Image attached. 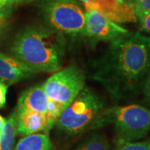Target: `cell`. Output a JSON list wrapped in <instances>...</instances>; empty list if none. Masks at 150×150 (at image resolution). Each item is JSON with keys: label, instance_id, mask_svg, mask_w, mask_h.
Instances as JSON below:
<instances>
[{"label": "cell", "instance_id": "6da1fadb", "mask_svg": "<svg viewBox=\"0 0 150 150\" xmlns=\"http://www.w3.org/2000/svg\"><path fill=\"white\" fill-rule=\"evenodd\" d=\"M150 69V36L129 32L111 42L97 60L93 79L113 99L125 100L142 89Z\"/></svg>", "mask_w": 150, "mask_h": 150}, {"label": "cell", "instance_id": "7a4b0ae2", "mask_svg": "<svg viewBox=\"0 0 150 150\" xmlns=\"http://www.w3.org/2000/svg\"><path fill=\"white\" fill-rule=\"evenodd\" d=\"M66 50L63 33L48 26H28L18 33L11 46L13 57L37 73L61 69Z\"/></svg>", "mask_w": 150, "mask_h": 150}, {"label": "cell", "instance_id": "3957f363", "mask_svg": "<svg viewBox=\"0 0 150 150\" xmlns=\"http://www.w3.org/2000/svg\"><path fill=\"white\" fill-rule=\"evenodd\" d=\"M107 124H113L117 142L138 141L150 131V109L139 104L103 108L89 129Z\"/></svg>", "mask_w": 150, "mask_h": 150}, {"label": "cell", "instance_id": "277c9868", "mask_svg": "<svg viewBox=\"0 0 150 150\" xmlns=\"http://www.w3.org/2000/svg\"><path fill=\"white\" fill-rule=\"evenodd\" d=\"M104 105V101L96 92L84 86L78 96L65 108L55 125L67 134H80L90 128Z\"/></svg>", "mask_w": 150, "mask_h": 150}, {"label": "cell", "instance_id": "5b68a950", "mask_svg": "<svg viewBox=\"0 0 150 150\" xmlns=\"http://www.w3.org/2000/svg\"><path fill=\"white\" fill-rule=\"evenodd\" d=\"M38 6L48 27L63 34L83 35L85 9L79 0H39Z\"/></svg>", "mask_w": 150, "mask_h": 150}, {"label": "cell", "instance_id": "8992f818", "mask_svg": "<svg viewBox=\"0 0 150 150\" xmlns=\"http://www.w3.org/2000/svg\"><path fill=\"white\" fill-rule=\"evenodd\" d=\"M43 89L49 99L67 107L85 86V74L76 65L59 69L43 83Z\"/></svg>", "mask_w": 150, "mask_h": 150}, {"label": "cell", "instance_id": "52a82bcc", "mask_svg": "<svg viewBox=\"0 0 150 150\" xmlns=\"http://www.w3.org/2000/svg\"><path fill=\"white\" fill-rule=\"evenodd\" d=\"M129 32L128 29L110 20L98 11H85V27L83 36L88 37L93 43L111 42Z\"/></svg>", "mask_w": 150, "mask_h": 150}, {"label": "cell", "instance_id": "ba28073f", "mask_svg": "<svg viewBox=\"0 0 150 150\" xmlns=\"http://www.w3.org/2000/svg\"><path fill=\"white\" fill-rule=\"evenodd\" d=\"M85 11L96 10L115 23L136 21L134 8L119 0H90L84 5Z\"/></svg>", "mask_w": 150, "mask_h": 150}, {"label": "cell", "instance_id": "9c48e42d", "mask_svg": "<svg viewBox=\"0 0 150 150\" xmlns=\"http://www.w3.org/2000/svg\"><path fill=\"white\" fill-rule=\"evenodd\" d=\"M37 72L15 57L0 53V81L8 85L13 84L36 74Z\"/></svg>", "mask_w": 150, "mask_h": 150}, {"label": "cell", "instance_id": "30bf717a", "mask_svg": "<svg viewBox=\"0 0 150 150\" xmlns=\"http://www.w3.org/2000/svg\"><path fill=\"white\" fill-rule=\"evenodd\" d=\"M15 123L17 134L27 136L43 131L48 134L45 114L40 112L15 108Z\"/></svg>", "mask_w": 150, "mask_h": 150}, {"label": "cell", "instance_id": "8fae6325", "mask_svg": "<svg viewBox=\"0 0 150 150\" xmlns=\"http://www.w3.org/2000/svg\"><path fill=\"white\" fill-rule=\"evenodd\" d=\"M48 100L49 98L42 84L33 86L22 93L18 98L16 108L45 114Z\"/></svg>", "mask_w": 150, "mask_h": 150}, {"label": "cell", "instance_id": "7c38bea8", "mask_svg": "<svg viewBox=\"0 0 150 150\" xmlns=\"http://www.w3.org/2000/svg\"><path fill=\"white\" fill-rule=\"evenodd\" d=\"M13 150H54V148L48 134L36 133L23 136Z\"/></svg>", "mask_w": 150, "mask_h": 150}, {"label": "cell", "instance_id": "4fadbf2b", "mask_svg": "<svg viewBox=\"0 0 150 150\" xmlns=\"http://www.w3.org/2000/svg\"><path fill=\"white\" fill-rule=\"evenodd\" d=\"M16 135L14 110L6 119L5 124L0 133V150H13Z\"/></svg>", "mask_w": 150, "mask_h": 150}, {"label": "cell", "instance_id": "5bb4252c", "mask_svg": "<svg viewBox=\"0 0 150 150\" xmlns=\"http://www.w3.org/2000/svg\"><path fill=\"white\" fill-rule=\"evenodd\" d=\"M73 150H111L108 139L102 134H93Z\"/></svg>", "mask_w": 150, "mask_h": 150}, {"label": "cell", "instance_id": "9a60e30c", "mask_svg": "<svg viewBox=\"0 0 150 150\" xmlns=\"http://www.w3.org/2000/svg\"><path fill=\"white\" fill-rule=\"evenodd\" d=\"M65 108L66 107L64 105L60 103L54 101L52 99L48 100V107H47V110L45 112L48 132L54 127V125L56 123L60 114L64 110Z\"/></svg>", "mask_w": 150, "mask_h": 150}, {"label": "cell", "instance_id": "2e32d148", "mask_svg": "<svg viewBox=\"0 0 150 150\" xmlns=\"http://www.w3.org/2000/svg\"><path fill=\"white\" fill-rule=\"evenodd\" d=\"M114 150H150V139L134 142H117Z\"/></svg>", "mask_w": 150, "mask_h": 150}, {"label": "cell", "instance_id": "e0dca14e", "mask_svg": "<svg viewBox=\"0 0 150 150\" xmlns=\"http://www.w3.org/2000/svg\"><path fill=\"white\" fill-rule=\"evenodd\" d=\"M129 4L134 8L137 19L150 13V0H131Z\"/></svg>", "mask_w": 150, "mask_h": 150}, {"label": "cell", "instance_id": "ac0fdd59", "mask_svg": "<svg viewBox=\"0 0 150 150\" xmlns=\"http://www.w3.org/2000/svg\"><path fill=\"white\" fill-rule=\"evenodd\" d=\"M13 9V7L7 6L3 10L0 11V38L8 24V21L12 15Z\"/></svg>", "mask_w": 150, "mask_h": 150}, {"label": "cell", "instance_id": "d6986e66", "mask_svg": "<svg viewBox=\"0 0 150 150\" xmlns=\"http://www.w3.org/2000/svg\"><path fill=\"white\" fill-rule=\"evenodd\" d=\"M138 20L139 22L140 30L150 34V13L138 18Z\"/></svg>", "mask_w": 150, "mask_h": 150}, {"label": "cell", "instance_id": "ffe728a7", "mask_svg": "<svg viewBox=\"0 0 150 150\" xmlns=\"http://www.w3.org/2000/svg\"><path fill=\"white\" fill-rule=\"evenodd\" d=\"M142 90H143L144 94L145 100L150 107V69L148 72V74L146 76V78H145Z\"/></svg>", "mask_w": 150, "mask_h": 150}, {"label": "cell", "instance_id": "44dd1931", "mask_svg": "<svg viewBox=\"0 0 150 150\" xmlns=\"http://www.w3.org/2000/svg\"><path fill=\"white\" fill-rule=\"evenodd\" d=\"M8 86L0 81V108H4L6 104V97L8 89Z\"/></svg>", "mask_w": 150, "mask_h": 150}, {"label": "cell", "instance_id": "7402d4cb", "mask_svg": "<svg viewBox=\"0 0 150 150\" xmlns=\"http://www.w3.org/2000/svg\"><path fill=\"white\" fill-rule=\"evenodd\" d=\"M33 0H8V6H14L19 5V4H28L30 2H32Z\"/></svg>", "mask_w": 150, "mask_h": 150}, {"label": "cell", "instance_id": "603a6c76", "mask_svg": "<svg viewBox=\"0 0 150 150\" xmlns=\"http://www.w3.org/2000/svg\"><path fill=\"white\" fill-rule=\"evenodd\" d=\"M8 0H0V11L3 10L4 8L8 6Z\"/></svg>", "mask_w": 150, "mask_h": 150}, {"label": "cell", "instance_id": "cb8c5ba5", "mask_svg": "<svg viewBox=\"0 0 150 150\" xmlns=\"http://www.w3.org/2000/svg\"><path fill=\"white\" fill-rule=\"evenodd\" d=\"M6 122V119L2 115H0V133H1V131H2V129L4 128V124H5Z\"/></svg>", "mask_w": 150, "mask_h": 150}, {"label": "cell", "instance_id": "d4e9b609", "mask_svg": "<svg viewBox=\"0 0 150 150\" xmlns=\"http://www.w3.org/2000/svg\"><path fill=\"white\" fill-rule=\"evenodd\" d=\"M79 1L80 3H83V5H85V4H87L90 0H79Z\"/></svg>", "mask_w": 150, "mask_h": 150}, {"label": "cell", "instance_id": "484cf974", "mask_svg": "<svg viewBox=\"0 0 150 150\" xmlns=\"http://www.w3.org/2000/svg\"><path fill=\"white\" fill-rule=\"evenodd\" d=\"M119 1H121L122 3H128V0H119Z\"/></svg>", "mask_w": 150, "mask_h": 150}]
</instances>
